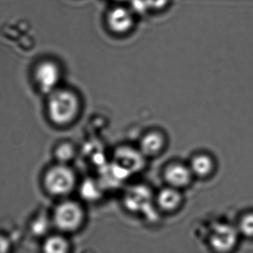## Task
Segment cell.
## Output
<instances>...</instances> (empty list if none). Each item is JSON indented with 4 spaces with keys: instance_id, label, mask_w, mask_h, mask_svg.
Listing matches in <instances>:
<instances>
[{
    "instance_id": "cell-1",
    "label": "cell",
    "mask_w": 253,
    "mask_h": 253,
    "mask_svg": "<svg viewBox=\"0 0 253 253\" xmlns=\"http://www.w3.org/2000/svg\"><path fill=\"white\" fill-rule=\"evenodd\" d=\"M79 103L76 96L66 90L53 91L48 101V113L55 124L72 122L78 115Z\"/></svg>"
},
{
    "instance_id": "cell-2",
    "label": "cell",
    "mask_w": 253,
    "mask_h": 253,
    "mask_svg": "<svg viewBox=\"0 0 253 253\" xmlns=\"http://www.w3.org/2000/svg\"><path fill=\"white\" fill-rule=\"evenodd\" d=\"M75 183V174L72 170L63 166L54 167L45 176V186L53 195L69 193L73 189Z\"/></svg>"
},
{
    "instance_id": "cell-3",
    "label": "cell",
    "mask_w": 253,
    "mask_h": 253,
    "mask_svg": "<svg viewBox=\"0 0 253 253\" xmlns=\"http://www.w3.org/2000/svg\"><path fill=\"white\" fill-rule=\"evenodd\" d=\"M106 21L109 29L114 34L126 35L134 29L136 15L128 5L118 4L109 11Z\"/></svg>"
},
{
    "instance_id": "cell-4",
    "label": "cell",
    "mask_w": 253,
    "mask_h": 253,
    "mask_svg": "<svg viewBox=\"0 0 253 253\" xmlns=\"http://www.w3.org/2000/svg\"><path fill=\"white\" fill-rule=\"evenodd\" d=\"M84 219V212L78 204L66 202L60 204L54 213L56 226L63 231L71 232L78 229Z\"/></svg>"
},
{
    "instance_id": "cell-5",
    "label": "cell",
    "mask_w": 253,
    "mask_h": 253,
    "mask_svg": "<svg viewBox=\"0 0 253 253\" xmlns=\"http://www.w3.org/2000/svg\"><path fill=\"white\" fill-rule=\"evenodd\" d=\"M35 78L42 91L52 92L60 80V70L55 63L44 62L37 68Z\"/></svg>"
},
{
    "instance_id": "cell-6",
    "label": "cell",
    "mask_w": 253,
    "mask_h": 253,
    "mask_svg": "<svg viewBox=\"0 0 253 253\" xmlns=\"http://www.w3.org/2000/svg\"><path fill=\"white\" fill-rule=\"evenodd\" d=\"M164 177L169 186L180 189L190 183L193 174L188 166L174 163L164 170Z\"/></svg>"
},
{
    "instance_id": "cell-7",
    "label": "cell",
    "mask_w": 253,
    "mask_h": 253,
    "mask_svg": "<svg viewBox=\"0 0 253 253\" xmlns=\"http://www.w3.org/2000/svg\"><path fill=\"white\" fill-rule=\"evenodd\" d=\"M210 241L211 247L217 251H229L236 243V230L227 225L219 226L213 231Z\"/></svg>"
},
{
    "instance_id": "cell-8",
    "label": "cell",
    "mask_w": 253,
    "mask_h": 253,
    "mask_svg": "<svg viewBox=\"0 0 253 253\" xmlns=\"http://www.w3.org/2000/svg\"><path fill=\"white\" fill-rule=\"evenodd\" d=\"M166 146L164 134L159 131H150L143 136L140 140V148L143 155L154 157L159 155Z\"/></svg>"
},
{
    "instance_id": "cell-9",
    "label": "cell",
    "mask_w": 253,
    "mask_h": 253,
    "mask_svg": "<svg viewBox=\"0 0 253 253\" xmlns=\"http://www.w3.org/2000/svg\"><path fill=\"white\" fill-rule=\"evenodd\" d=\"M157 202L161 210L171 212L180 207L183 202V197L178 189L169 186L158 193Z\"/></svg>"
},
{
    "instance_id": "cell-10",
    "label": "cell",
    "mask_w": 253,
    "mask_h": 253,
    "mask_svg": "<svg viewBox=\"0 0 253 253\" xmlns=\"http://www.w3.org/2000/svg\"><path fill=\"white\" fill-rule=\"evenodd\" d=\"M189 167L193 176L206 177L212 173L214 163L211 157L205 154H201L192 158Z\"/></svg>"
},
{
    "instance_id": "cell-11",
    "label": "cell",
    "mask_w": 253,
    "mask_h": 253,
    "mask_svg": "<svg viewBox=\"0 0 253 253\" xmlns=\"http://www.w3.org/2000/svg\"><path fill=\"white\" fill-rule=\"evenodd\" d=\"M69 246L61 237H51L45 241L44 250L48 253H63L67 251Z\"/></svg>"
},
{
    "instance_id": "cell-12",
    "label": "cell",
    "mask_w": 253,
    "mask_h": 253,
    "mask_svg": "<svg viewBox=\"0 0 253 253\" xmlns=\"http://www.w3.org/2000/svg\"><path fill=\"white\" fill-rule=\"evenodd\" d=\"M239 231L245 236L253 237V213H248L241 219Z\"/></svg>"
},
{
    "instance_id": "cell-13",
    "label": "cell",
    "mask_w": 253,
    "mask_h": 253,
    "mask_svg": "<svg viewBox=\"0 0 253 253\" xmlns=\"http://www.w3.org/2000/svg\"><path fill=\"white\" fill-rule=\"evenodd\" d=\"M128 1L130 4L128 6L131 8L136 17L144 15L146 13L149 12L146 0H128Z\"/></svg>"
},
{
    "instance_id": "cell-14",
    "label": "cell",
    "mask_w": 253,
    "mask_h": 253,
    "mask_svg": "<svg viewBox=\"0 0 253 253\" xmlns=\"http://www.w3.org/2000/svg\"><path fill=\"white\" fill-rule=\"evenodd\" d=\"M171 0H146L149 12L164 11L169 5Z\"/></svg>"
},
{
    "instance_id": "cell-15",
    "label": "cell",
    "mask_w": 253,
    "mask_h": 253,
    "mask_svg": "<svg viewBox=\"0 0 253 253\" xmlns=\"http://www.w3.org/2000/svg\"><path fill=\"white\" fill-rule=\"evenodd\" d=\"M74 151L69 145H63L59 148L57 152V158L62 161H67L73 157Z\"/></svg>"
},
{
    "instance_id": "cell-16",
    "label": "cell",
    "mask_w": 253,
    "mask_h": 253,
    "mask_svg": "<svg viewBox=\"0 0 253 253\" xmlns=\"http://www.w3.org/2000/svg\"><path fill=\"white\" fill-rule=\"evenodd\" d=\"M10 244L6 238L0 237V253H6L9 250Z\"/></svg>"
},
{
    "instance_id": "cell-17",
    "label": "cell",
    "mask_w": 253,
    "mask_h": 253,
    "mask_svg": "<svg viewBox=\"0 0 253 253\" xmlns=\"http://www.w3.org/2000/svg\"><path fill=\"white\" fill-rule=\"evenodd\" d=\"M112 1L117 2V3H123V2H126V1H128V0H112Z\"/></svg>"
}]
</instances>
